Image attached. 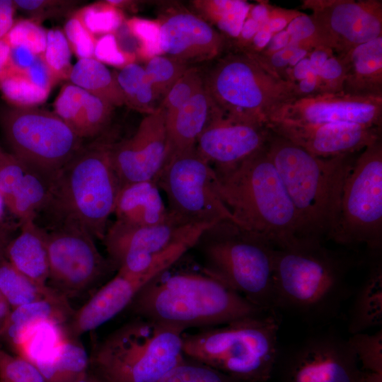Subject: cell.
<instances>
[{
  "label": "cell",
  "mask_w": 382,
  "mask_h": 382,
  "mask_svg": "<svg viewBox=\"0 0 382 382\" xmlns=\"http://www.w3.org/2000/svg\"><path fill=\"white\" fill-rule=\"evenodd\" d=\"M115 74L125 105L146 115L157 109V100L144 67L133 62Z\"/></svg>",
  "instance_id": "e575fe53"
},
{
  "label": "cell",
  "mask_w": 382,
  "mask_h": 382,
  "mask_svg": "<svg viewBox=\"0 0 382 382\" xmlns=\"http://www.w3.org/2000/svg\"><path fill=\"white\" fill-rule=\"evenodd\" d=\"M145 285L141 281L120 273L101 286L65 324L71 338L93 330L129 306Z\"/></svg>",
  "instance_id": "7402d4cb"
},
{
  "label": "cell",
  "mask_w": 382,
  "mask_h": 382,
  "mask_svg": "<svg viewBox=\"0 0 382 382\" xmlns=\"http://www.w3.org/2000/svg\"><path fill=\"white\" fill-rule=\"evenodd\" d=\"M345 266L320 242L300 239L274 252V307L311 322L335 318L349 296Z\"/></svg>",
  "instance_id": "277c9868"
},
{
  "label": "cell",
  "mask_w": 382,
  "mask_h": 382,
  "mask_svg": "<svg viewBox=\"0 0 382 382\" xmlns=\"http://www.w3.org/2000/svg\"><path fill=\"white\" fill-rule=\"evenodd\" d=\"M71 83L98 97L113 107L125 105L123 94L117 82L115 72L95 58L79 59L73 66Z\"/></svg>",
  "instance_id": "4dcf8cb0"
},
{
  "label": "cell",
  "mask_w": 382,
  "mask_h": 382,
  "mask_svg": "<svg viewBox=\"0 0 382 382\" xmlns=\"http://www.w3.org/2000/svg\"><path fill=\"white\" fill-rule=\"evenodd\" d=\"M69 337L65 324L45 321L24 332L13 349L37 367L53 360Z\"/></svg>",
  "instance_id": "f546056e"
},
{
  "label": "cell",
  "mask_w": 382,
  "mask_h": 382,
  "mask_svg": "<svg viewBox=\"0 0 382 382\" xmlns=\"http://www.w3.org/2000/svg\"><path fill=\"white\" fill-rule=\"evenodd\" d=\"M155 181L166 195L169 214L179 223H235L216 192L213 168L196 147L170 158Z\"/></svg>",
  "instance_id": "4fadbf2b"
},
{
  "label": "cell",
  "mask_w": 382,
  "mask_h": 382,
  "mask_svg": "<svg viewBox=\"0 0 382 382\" xmlns=\"http://www.w3.org/2000/svg\"><path fill=\"white\" fill-rule=\"evenodd\" d=\"M350 122L381 128L382 97L337 93H319L293 98L281 105L270 117L272 125L296 126Z\"/></svg>",
  "instance_id": "e0dca14e"
},
{
  "label": "cell",
  "mask_w": 382,
  "mask_h": 382,
  "mask_svg": "<svg viewBox=\"0 0 382 382\" xmlns=\"http://www.w3.org/2000/svg\"><path fill=\"white\" fill-rule=\"evenodd\" d=\"M93 58L103 64L122 68L133 63L134 55L122 50L115 33H110L97 39Z\"/></svg>",
  "instance_id": "c3c4849f"
},
{
  "label": "cell",
  "mask_w": 382,
  "mask_h": 382,
  "mask_svg": "<svg viewBox=\"0 0 382 382\" xmlns=\"http://www.w3.org/2000/svg\"><path fill=\"white\" fill-rule=\"evenodd\" d=\"M277 364L283 382H359L363 374L348 339L328 331L279 349Z\"/></svg>",
  "instance_id": "9a60e30c"
},
{
  "label": "cell",
  "mask_w": 382,
  "mask_h": 382,
  "mask_svg": "<svg viewBox=\"0 0 382 382\" xmlns=\"http://www.w3.org/2000/svg\"><path fill=\"white\" fill-rule=\"evenodd\" d=\"M279 320L274 311L183 335L185 357L240 382H266L276 367Z\"/></svg>",
  "instance_id": "8992f818"
},
{
  "label": "cell",
  "mask_w": 382,
  "mask_h": 382,
  "mask_svg": "<svg viewBox=\"0 0 382 382\" xmlns=\"http://www.w3.org/2000/svg\"><path fill=\"white\" fill-rule=\"evenodd\" d=\"M120 189L110 144L83 146L51 180L42 212L50 216V226L71 223L103 241Z\"/></svg>",
  "instance_id": "5b68a950"
},
{
  "label": "cell",
  "mask_w": 382,
  "mask_h": 382,
  "mask_svg": "<svg viewBox=\"0 0 382 382\" xmlns=\"http://www.w3.org/2000/svg\"><path fill=\"white\" fill-rule=\"evenodd\" d=\"M328 47L337 55L382 36V1L303 0Z\"/></svg>",
  "instance_id": "2e32d148"
},
{
  "label": "cell",
  "mask_w": 382,
  "mask_h": 382,
  "mask_svg": "<svg viewBox=\"0 0 382 382\" xmlns=\"http://www.w3.org/2000/svg\"><path fill=\"white\" fill-rule=\"evenodd\" d=\"M53 105L54 112L82 139L99 135L115 108L71 83L62 87Z\"/></svg>",
  "instance_id": "603a6c76"
},
{
  "label": "cell",
  "mask_w": 382,
  "mask_h": 382,
  "mask_svg": "<svg viewBox=\"0 0 382 382\" xmlns=\"http://www.w3.org/2000/svg\"><path fill=\"white\" fill-rule=\"evenodd\" d=\"M203 87L202 72L197 67L190 66L158 106L165 113L166 124L170 121L178 110Z\"/></svg>",
  "instance_id": "8d00e7d4"
},
{
  "label": "cell",
  "mask_w": 382,
  "mask_h": 382,
  "mask_svg": "<svg viewBox=\"0 0 382 382\" xmlns=\"http://www.w3.org/2000/svg\"><path fill=\"white\" fill-rule=\"evenodd\" d=\"M270 134L265 126L226 116L219 110L198 137L196 150L213 168H228L265 147Z\"/></svg>",
  "instance_id": "d6986e66"
},
{
  "label": "cell",
  "mask_w": 382,
  "mask_h": 382,
  "mask_svg": "<svg viewBox=\"0 0 382 382\" xmlns=\"http://www.w3.org/2000/svg\"><path fill=\"white\" fill-rule=\"evenodd\" d=\"M191 4L198 16L232 42L238 38L252 6L239 0H197Z\"/></svg>",
  "instance_id": "d6a6232c"
},
{
  "label": "cell",
  "mask_w": 382,
  "mask_h": 382,
  "mask_svg": "<svg viewBox=\"0 0 382 382\" xmlns=\"http://www.w3.org/2000/svg\"><path fill=\"white\" fill-rule=\"evenodd\" d=\"M17 8L25 12L30 19L40 23L45 18L60 15L74 4L72 1L16 0Z\"/></svg>",
  "instance_id": "681fc988"
},
{
  "label": "cell",
  "mask_w": 382,
  "mask_h": 382,
  "mask_svg": "<svg viewBox=\"0 0 382 382\" xmlns=\"http://www.w3.org/2000/svg\"><path fill=\"white\" fill-rule=\"evenodd\" d=\"M320 93L342 92L345 67L342 60L334 53L318 70Z\"/></svg>",
  "instance_id": "f907efd6"
},
{
  "label": "cell",
  "mask_w": 382,
  "mask_h": 382,
  "mask_svg": "<svg viewBox=\"0 0 382 382\" xmlns=\"http://www.w3.org/2000/svg\"><path fill=\"white\" fill-rule=\"evenodd\" d=\"M71 50L64 31L58 28L47 31L43 59L57 81L69 79L73 66Z\"/></svg>",
  "instance_id": "ab89813d"
},
{
  "label": "cell",
  "mask_w": 382,
  "mask_h": 382,
  "mask_svg": "<svg viewBox=\"0 0 382 382\" xmlns=\"http://www.w3.org/2000/svg\"><path fill=\"white\" fill-rule=\"evenodd\" d=\"M332 54L333 51L330 49L323 47L313 49L308 54L312 69L317 73L318 70Z\"/></svg>",
  "instance_id": "6f0895ef"
},
{
  "label": "cell",
  "mask_w": 382,
  "mask_h": 382,
  "mask_svg": "<svg viewBox=\"0 0 382 382\" xmlns=\"http://www.w3.org/2000/svg\"><path fill=\"white\" fill-rule=\"evenodd\" d=\"M11 307L0 292V338L11 313Z\"/></svg>",
  "instance_id": "91938a15"
},
{
  "label": "cell",
  "mask_w": 382,
  "mask_h": 382,
  "mask_svg": "<svg viewBox=\"0 0 382 382\" xmlns=\"http://www.w3.org/2000/svg\"><path fill=\"white\" fill-rule=\"evenodd\" d=\"M0 382H45L36 366L0 347Z\"/></svg>",
  "instance_id": "ee69618b"
},
{
  "label": "cell",
  "mask_w": 382,
  "mask_h": 382,
  "mask_svg": "<svg viewBox=\"0 0 382 382\" xmlns=\"http://www.w3.org/2000/svg\"><path fill=\"white\" fill-rule=\"evenodd\" d=\"M267 128L323 158L354 154L381 139V128L350 122L310 126L272 125Z\"/></svg>",
  "instance_id": "44dd1931"
},
{
  "label": "cell",
  "mask_w": 382,
  "mask_h": 382,
  "mask_svg": "<svg viewBox=\"0 0 382 382\" xmlns=\"http://www.w3.org/2000/svg\"><path fill=\"white\" fill-rule=\"evenodd\" d=\"M11 47L4 38L0 40V76L9 64Z\"/></svg>",
  "instance_id": "680465c9"
},
{
  "label": "cell",
  "mask_w": 382,
  "mask_h": 382,
  "mask_svg": "<svg viewBox=\"0 0 382 382\" xmlns=\"http://www.w3.org/2000/svg\"><path fill=\"white\" fill-rule=\"evenodd\" d=\"M73 382H105L96 373L87 371Z\"/></svg>",
  "instance_id": "6125c7cd"
},
{
  "label": "cell",
  "mask_w": 382,
  "mask_h": 382,
  "mask_svg": "<svg viewBox=\"0 0 382 382\" xmlns=\"http://www.w3.org/2000/svg\"><path fill=\"white\" fill-rule=\"evenodd\" d=\"M285 30L289 33V42L301 47L310 51L318 47L329 49L310 16L302 13L291 21Z\"/></svg>",
  "instance_id": "bcb514c9"
},
{
  "label": "cell",
  "mask_w": 382,
  "mask_h": 382,
  "mask_svg": "<svg viewBox=\"0 0 382 382\" xmlns=\"http://www.w3.org/2000/svg\"><path fill=\"white\" fill-rule=\"evenodd\" d=\"M74 15L94 35L114 33L124 23L122 11L107 1L88 5Z\"/></svg>",
  "instance_id": "f35d334b"
},
{
  "label": "cell",
  "mask_w": 382,
  "mask_h": 382,
  "mask_svg": "<svg viewBox=\"0 0 382 382\" xmlns=\"http://www.w3.org/2000/svg\"><path fill=\"white\" fill-rule=\"evenodd\" d=\"M190 66L168 56L151 57L144 67L157 100L163 99L169 90Z\"/></svg>",
  "instance_id": "74e56055"
},
{
  "label": "cell",
  "mask_w": 382,
  "mask_h": 382,
  "mask_svg": "<svg viewBox=\"0 0 382 382\" xmlns=\"http://www.w3.org/2000/svg\"><path fill=\"white\" fill-rule=\"evenodd\" d=\"M64 33L71 50L79 59L93 58L97 39L75 15L66 21Z\"/></svg>",
  "instance_id": "7dc6e473"
},
{
  "label": "cell",
  "mask_w": 382,
  "mask_h": 382,
  "mask_svg": "<svg viewBox=\"0 0 382 382\" xmlns=\"http://www.w3.org/2000/svg\"><path fill=\"white\" fill-rule=\"evenodd\" d=\"M184 332L137 316L100 342L90 364L105 382H157L185 357Z\"/></svg>",
  "instance_id": "ba28073f"
},
{
  "label": "cell",
  "mask_w": 382,
  "mask_h": 382,
  "mask_svg": "<svg viewBox=\"0 0 382 382\" xmlns=\"http://www.w3.org/2000/svg\"><path fill=\"white\" fill-rule=\"evenodd\" d=\"M74 312L64 295L19 306L11 311L1 338L13 347L21 335L33 326L45 321L65 324Z\"/></svg>",
  "instance_id": "83f0119b"
},
{
  "label": "cell",
  "mask_w": 382,
  "mask_h": 382,
  "mask_svg": "<svg viewBox=\"0 0 382 382\" xmlns=\"http://www.w3.org/2000/svg\"><path fill=\"white\" fill-rule=\"evenodd\" d=\"M213 169L216 192L236 224L274 248L300 240L294 207L266 145L236 166Z\"/></svg>",
  "instance_id": "6da1fadb"
},
{
  "label": "cell",
  "mask_w": 382,
  "mask_h": 382,
  "mask_svg": "<svg viewBox=\"0 0 382 382\" xmlns=\"http://www.w3.org/2000/svg\"><path fill=\"white\" fill-rule=\"evenodd\" d=\"M21 72L33 83L48 91H50L52 86L57 82L46 64L43 55H37L32 65Z\"/></svg>",
  "instance_id": "816d5d0a"
},
{
  "label": "cell",
  "mask_w": 382,
  "mask_h": 382,
  "mask_svg": "<svg viewBox=\"0 0 382 382\" xmlns=\"http://www.w3.org/2000/svg\"><path fill=\"white\" fill-rule=\"evenodd\" d=\"M1 127L10 153L50 180L83 147L54 112L35 107L4 111Z\"/></svg>",
  "instance_id": "8fae6325"
},
{
  "label": "cell",
  "mask_w": 382,
  "mask_h": 382,
  "mask_svg": "<svg viewBox=\"0 0 382 382\" xmlns=\"http://www.w3.org/2000/svg\"><path fill=\"white\" fill-rule=\"evenodd\" d=\"M218 110L204 86L196 93L166 124V163L177 154L195 149L198 137Z\"/></svg>",
  "instance_id": "d4e9b609"
},
{
  "label": "cell",
  "mask_w": 382,
  "mask_h": 382,
  "mask_svg": "<svg viewBox=\"0 0 382 382\" xmlns=\"http://www.w3.org/2000/svg\"><path fill=\"white\" fill-rule=\"evenodd\" d=\"M16 8L14 1L0 0V40L4 38L12 28Z\"/></svg>",
  "instance_id": "db71d44e"
},
{
  "label": "cell",
  "mask_w": 382,
  "mask_h": 382,
  "mask_svg": "<svg viewBox=\"0 0 382 382\" xmlns=\"http://www.w3.org/2000/svg\"><path fill=\"white\" fill-rule=\"evenodd\" d=\"M337 56L345 67L343 93L382 97V36Z\"/></svg>",
  "instance_id": "cb8c5ba5"
},
{
  "label": "cell",
  "mask_w": 382,
  "mask_h": 382,
  "mask_svg": "<svg viewBox=\"0 0 382 382\" xmlns=\"http://www.w3.org/2000/svg\"><path fill=\"white\" fill-rule=\"evenodd\" d=\"M139 317L180 328H211L265 312L216 279L168 270L146 284L129 304Z\"/></svg>",
  "instance_id": "3957f363"
},
{
  "label": "cell",
  "mask_w": 382,
  "mask_h": 382,
  "mask_svg": "<svg viewBox=\"0 0 382 382\" xmlns=\"http://www.w3.org/2000/svg\"><path fill=\"white\" fill-rule=\"evenodd\" d=\"M382 324V270L377 265L355 293L349 313L347 329L351 335L364 332Z\"/></svg>",
  "instance_id": "f1b7e54d"
},
{
  "label": "cell",
  "mask_w": 382,
  "mask_h": 382,
  "mask_svg": "<svg viewBox=\"0 0 382 382\" xmlns=\"http://www.w3.org/2000/svg\"><path fill=\"white\" fill-rule=\"evenodd\" d=\"M266 149L294 207L299 238L318 242L325 236L330 238L353 154L316 157L271 131Z\"/></svg>",
  "instance_id": "7a4b0ae2"
},
{
  "label": "cell",
  "mask_w": 382,
  "mask_h": 382,
  "mask_svg": "<svg viewBox=\"0 0 382 382\" xmlns=\"http://www.w3.org/2000/svg\"><path fill=\"white\" fill-rule=\"evenodd\" d=\"M125 25L138 41L139 54L146 57L161 55L158 22L133 18L127 21Z\"/></svg>",
  "instance_id": "f6af8a7d"
},
{
  "label": "cell",
  "mask_w": 382,
  "mask_h": 382,
  "mask_svg": "<svg viewBox=\"0 0 382 382\" xmlns=\"http://www.w3.org/2000/svg\"><path fill=\"white\" fill-rule=\"evenodd\" d=\"M0 292L11 310L63 295L48 284H39L21 273L5 256L0 260Z\"/></svg>",
  "instance_id": "1f68e13d"
},
{
  "label": "cell",
  "mask_w": 382,
  "mask_h": 382,
  "mask_svg": "<svg viewBox=\"0 0 382 382\" xmlns=\"http://www.w3.org/2000/svg\"><path fill=\"white\" fill-rule=\"evenodd\" d=\"M158 23L161 53L188 65L219 57L228 45L213 26L187 10L168 11Z\"/></svg>",
  "instance_id": "ffe728a7"
},
{
  "label": "cell",
  "mask_w": 382,
  "mask_h": 382,
  "mask_svg": "<svg viewBox=\"0 0 382 382\" xmlns=\"http://www.w3.org/2000/svg\"><path fill=\"white\" fill-rule=\"evenodd\" d=\"M116 220L135 226H154L170 219L155 180L127 184L115 203Z\"/></svg>",
  "instance_id": "484cf974"
},
{
  "label": "cell",
  "mask_w": 382,
  "mask_h": 382,
  "mask_svg": "<svg viewBox=\"0 0 382 382\" xmlns=\"http://www.w3.org/2000/svg\"><path fill=\"white\" fill-rule=\"evenodd\" d=\"M21 223V231L9 241L4 256L21 273L39 284H47L49 277L47 232L35 220Z\"/></svg>",
  "instance_id": "4316f807"
},
{
  "label": "cell",
  "mask_w": 382,
  "mask_h": 382,
  "mask_svg": "<svg viewBox=\"0 0 382 382\" xmlns=\"http://www.w3.org/2000/svg\"><path fill=\"white\" fill-rule=\"evenodd\" d=\"M167 132L164 112L147 114L129 138L110 144V155L121 187L156 180L166 160Z\"/></svg>",
  "instance_id": "ac0fdd59"
},
{
  "label": "cell",
  "mask_w": 382,
  "mask_h": 382,
  "mask_svg": "<svg viewBox=\"0 0 382 382\" xmlns=\"http://www.w3.org/2000/svg\"><path fill=\"white\" fill-rule=\"evenodd\" d=\"M37 55L23 45L11 47L8 67L19 71H24L34 62Z\"/></svg>",
  "instance_id": "f5cc1de1"
},
{
  "label": "cell",
  "mask_w": 382,
  "mask_h": 382,
  "mask_svg": "<svg viewBox=\"0 0 382 382\" xmlns=\"http://www.w3.org/2000/svg\"><path fill=\"white\" fill-rule=\"evenodd\" d=\"M194 247L202 255V271L265 312L274 311V248L230 221L205 229Z\"/></svg>",
  "instance_id": "52a82bcc"
},
{
  "label": "cell",
  "mask_w": 382,
  "mask_h": 382,
  "mask_svg": "<svg viewBox=\"0 0 382 382\" xmlns=\"http://www.w3.org/2000/svg\"><path fill=\"white\" fill-rule=\"evenodd\" d=\"M90 359L84 347L69 337L50 362L36 368L45 382H73L88 371Z\"/></svg>",
  "instance_id": "836d02e7"
},
{
  "label": "cell",
  "mask_w": 382,
  "mask_h": 382,
  "mask_svg": "<svg viewBox=\"0 0 382 382\" xmlns=\"http://www.w3.org/2000/svg\"><path fill=\"white\" fill-rule=\"evenodd\" d=\"M359 382H382V374L363 371Z\"/></svg>",
  "instance_id": "be15d7a7"
},
{
  "label": "cell",
  "mask_w": 382,
  "mask_h": 382,
  "mask_svg": "<svg viewBox=\"0 0 382 382\" xmlns=\"http://www.w3.org/2000/svg\"><path fill=\"white\" fill-rule=\"evenodd\" d=\"M3 205H4V202H3L2 198H1V197L0 195V216H1V213H2Z\"/></svg>",
  "instance_id": "e7e4bbea"
},
{
  "label": "cell",
  "mask_w": 382,
  "mask_h": 382,
  "mask_svg": "<svg viewBox=\"0 0 382 382\" xmlns=\"http://www.w3.org/2000/svg\"><path fill=\"white\" fill-rule=\"evenodd\" d=\"M47 232L52 288L66 298L82 293L115 267L98 251L93 237L71 223L50 226Z\"/></svg>",
  "instance_id": "5bb4252c"
},
{
  "label": "cell",
  "mask_w": 382,
  "mask_h": 382,
  "mask_svg": "<svg viewBox=\"0 0 382 382\" xmlns=\"http://www.w3.org/2000/svg\"><path fill=\"white\" fill-rule=\"evenodd\" d=\"M330 239L344 245L382 243V141L366 147L354 161L342 190L336 228Z\"/></svg>",
  "instance_id": "7c38bea8"
},
{
  "label": "cell",
  "mask_w": 382,
  "mask_h": 382,
  "mask_svg": "<svg viewBox=\"0 0 382 382\" xmlns=\"http://www.w3.org/2000/svg\"><path fill=\"white\" fill-rule=\"evenodd\" d=\"M296 98L308 96L320 93L317 73L312 71L306 78L294 83Z\"/></svg>",
  "instance_id": "11a10c76"
},
{
  "label": "cell",
  "mask_w": 382,
  "mask_h": 382,
  "mask_svg": "<svg viewBox=\"0 0 382 382\" xmlns=\"http://www.w3.org/2000/svg\"><path fill=\"white\" fill-rule=\"evenodd\" d=\"M157 382H238L202 362L185 357Z\"/></svg>",
  "instance_id": "60d3db41"
},
{
  "label": "cell",
  "mask_w": 382,
  "mask_h": 382,
  "mask_svg": "<svg viewBox=\"0 0 382 382\" xmlns=\"http://www.w3.org/2000/svg\"><path fill=\"white\" fill-rule=\"evenodd\" d=\"M10 47L23 45L36 55H43L47 41V30L31 19H21L14 23L4 37Z\"/></svg>",
  "instance_id": "7bdbcfd3"
},
{
  "label": "cell",
  "mask_w": 382,
  "mask_h": 382,
  "mask_svg": "<svg viewBox=\"0 0 382 382\" xmlns=\"http://www.w3.org/2000/svg\"><path fill=\"white\" fill-rule=\"evenodd\" d=\"M290 37L286 30H284L272 36L266 47L259 54L262 56L267 57L276 52L286 47L289 42Z\"/></svg>",
  "instance_id": "9f6ffc18"
},
{
  "label": "cell",
  "mask_w": 382,
  "mask_h": 382,
  "mask_svg": "<svg viewBox=\"0 0 382 382\" xmlns=\"http://www.w3.org/2000/svg\"><path fill=\"white\" fill-rule=\"evenodd\" d=\"M9 241L8 230L0 227V260L4 257L5 249Z\"/></svg>",
  "instance_id": "94428289"
},
{
  "label": "cell",
  "mask_w": 382,
  "mask_h": 382,
  "mask_svg": "<svg viewBox=\"0 0 382 382\" xmlns=\"http://www.w3.org/2000/svg\"><path fill=\"white\" fill-rule=\"evenodd\" d=\"M0 91L14 108H33L44 103L50 91L33 83L19 71L7 67L0 76Z\"/></svg>",
  "instance_id": "d590c367"
},
{
  "label": "cell",
  "mask_w": 382,
  "mask_h": 382,
  "mask_svg": "<svg viewBox=\"0 0 382 382\" xmlns=\"http://www.w3.org/2000/svg\"><path fill=\"white\" fill-rule=\"evenodd\" d=\"M204 86L225 115L267 127L274 111L296 98L294 83L266 69L251 54L233 50L204 76Z\"/></svg>",
  "instance_id": "9c48e42d"
},
{
  "label": "cell",
  "mask_w": 382,
  "mask_h": 382,
  "mask_svg": "<svg viewBox=\"0 0 382 382\" xmlns=\"http://www.w3.org/2000/svg\"><path fill=\"white\" fill-rule=\"evenodd\" d=\"M348 341L362 370L382 374V329L373 334L351 335Z\"/></svg>",
  "instance_id": "b9f144b4"
},
{
  "label": "cell",
  "mask_w": 382,
  "mask_h": 382,
  "mask_svg": "<svg viewBox=\"0 0 382 382\" xmlns=\"http://www.w3.org/2000/svg\"><path fill=\"white\" fill-rule=\"evenodd\" d=\"M197 225H184L172 217L154 226H135L116 220L108 227L103 241L117 273L146 284L195 245L203 231Z\"/></svg>",
  "instance_id": "30bf717a"
}]
</instances>
